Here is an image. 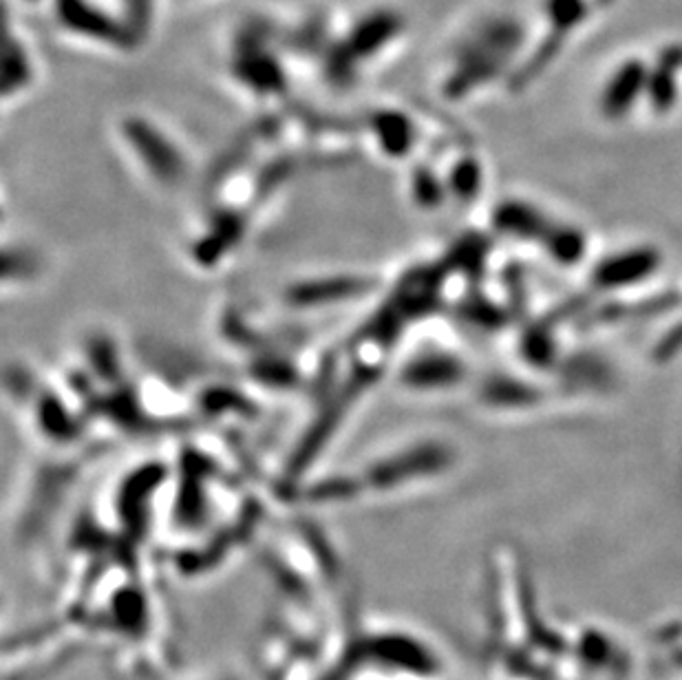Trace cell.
Here are the masks:
<instances>
[{"instance_id": "6da1fadb", "label": "cell", "mask_w": 682, "mask_h": 680, "mask_svg": "<svg viewBox=\"0 0 682 680\" xmlns=\"http://www.w3.org/2000/svg\"><path fill=\"white\" fill-rule=\"evenodd\" d=\"M409 38L404 9L391 0L362 3L314 27L312 62L334 87H351L396 60Z\"/></svg>"}, {"instance_id": "277c9868", "label": "cell", "mask_w": 682, "mask_h": 680, "mask_svg": "<svg viewBox=\"0 0 682 680\" xmlns=\"http://www.w3.org/2000/svg\"><path fill=\"white\" fill-rule=\"evenodd\" d=\"M62 38L95 53H129L140 45L115 0H47Z\"/></svg>"}, {"instance_id": "3957f363", "label": "cell", "mask_w": 682, "mask_h": 680, "mask_svg": "<svg viewBox=\"0 0 682 680\" xmlns=\"http://www.w3.org/2000/svg\"><path fill=\"white\" fill-rule=\"evenodd\" d=\"M113 142L133 173L155 193L173 195L195 173V153L184 135L159 115L129 109L111 124Z\"/></svg>"}, {"instance_id": "5b68a950", "label": "cell", "mask_w": 682, "mask_h": 680, "mask_svg": "<svg viewBox=\"0 0 682 680\" xmlns=\"http://www.w3.org/2000/svg\"><path fill=\"white\" fill-rule=\"evenodd\" d=\"M40 51L31 31L20 20L7 18L3 60V106L25 102L42 80Z\"/></svg>"}, {"instance_id": "7a4b0ae2", "label": "cell", "mask_w": 682, "mask_h": 680, "mask_svg": "<svg viewBox=\"0 0 682 680\" xmlns=\"http://www.w3.org/2000/svg\"><path fill=\"white\" fill-rule=\"evenodd\" d=\"M309 60V23L303 34L279 27L274 16H245L221 45V73L228 87L250 102L279 100L290 89L292 67Z\"/></svg>"}]
</instances>
